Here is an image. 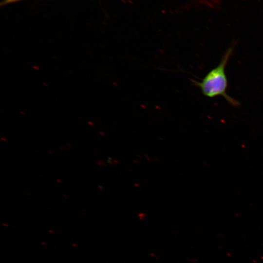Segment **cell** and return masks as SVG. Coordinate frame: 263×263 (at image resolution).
Masks as SVG:
<instances>
[{
	"label": "cell",
	"instance_id": "1",
	"mask_svg": "<svg viewBox=\"0 0 263 263\" xmlns=\"http://www.w3.org/2000/svg\"><path fill=\"white\" fill-rule=\"evenodd\" d=\"M234 49V45L229 46L222 57L219 64L211 70L201 81H191L200 89L204 96L209 98L222 96L230 105L237 107L240 103L227 94L228 81L225 71Z\"/></svg>",
	"mask_w": 263,
	"mask_h": 263
},
{
	"label": "cell",
	"instance_id": "2",
	"mask_svg": "<svg viewBox=\"0 0 263 263\" xmlns=\"http://www.w3.org/2000/svg\"><path fill=\"white\" fill-rule=\"evenodd\" d=\"M20 0H5L2 2L3 4H8L13 2H16Z\"/></svg>",
	"mask_w": 263,
	"mask_h": 263
}]
</instances>
